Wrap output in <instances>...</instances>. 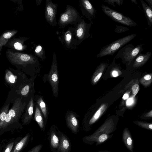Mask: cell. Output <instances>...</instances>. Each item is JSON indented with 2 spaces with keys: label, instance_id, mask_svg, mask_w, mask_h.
Wrapping results in <instances>:
<instances>
[{
  "label": "cell",
  "instance_id": "6da1fadb",
  "mask_svg": "<svg viewBox=\"0 0 152 152\" xmlns=\"http://www.w3.org/2000/svg\"><path fill=\"white\" fill-rule=\"evenodd\" d=\"M133 34L121 38L106 45L101 49L96 57L101 58L106 56H113L118 50L126 45L136 36Z\"/></svg>",
  "mask_w": 152,
  "mask_h": 152
},
{
  "label": "cell",
  "instance_id": "7a4b0ae2",
  "mask_svg": "<svg viewBox=\"0 0 152 152\" xmlns=\"http://www.w3.org/2000/svg\"><path fill=\"white\" fill-rule=\"evenodd\" d=\"M7 58L12 64L26 66L28 64L33 65L38 62L34 56L16 51L14 49H8L6 52Z\"/></svg>",
  "mask_w": 152,
  "mask_h": 152
},
{
  "label": "cell",
  "instance_id": "3957f363",
  "mask_svg": "<svg viewBox=\"0 0 152 152\" xmlns=\"http://www.w3.org/2000/svg\"><path fill=\"white\" fill-rule=\"evenodd\" d=\"M83 17L73 7L67 4L64 12L61 13L58 24L60 28H64L69 25H76Z\"/></svg>",
  "mask_w": 152,
  "mask_h": 152
},
{
  "label": "cell",
  "instance_id": "277c9868",
  "mask_svg": "<svg viewBox=\"0 0 152 152\" xmlns=\"http://www.w3.org/2000/svg\"><path fill=\"white\" fill-rule=\"evenodd\" d=\"M144 44L138 45L134 47L132 44H126L118 52L115 58H121L123 62L129 65L130 63L143 50Z\"/></svg>",
  "mask_w": 152,
  "mask_h": 152
},
{
  "label": "cell",
  "instance_id": "5b68a950",
  "mask_svg": "<svg viewBox=\"0 0 152 152\" xmlns=\"http://www.w3.org/2000/svg\"><path fill=\"white\" fill-rule=\"evenodd\" d=\"M116 129V125L112 120L105 122L92 134L83 138V142L89 145H92L96 142L97 138L104 134H111Z\"/></svg>",
  "mask_w": 152,
  "mask_h": 152
},
{
  "label": "cell",
  "instance_id": "8992f818",
  "mask_svg": "<svg viewBox=\"0 0 152 152\" xmlns=\"http://www.w3.org/2000/svg\"><path fill=\"white\" fill-rule=\"evenodd\" d=\"M101 8L103 12L115 22L129 27H135L137 24L129 17L103 4Z\"/></svg>",
  "mask_w": 152,
  "mask_h": 152
},
{
  "label": "cell",
  "instance_id": "52a82bcc",
  "mask_svg": "<svg viewBox=\"0 0 152 152\" xmlns=\"http://www.w3.org/2000/svg\"><path fill=\"white\" fill-rule=\"evenodd\" d=\"M58 39L64 47L66 49L75 50L79 45L75 39L74 26H69L67 29L59 33Z\"/></svg>",
  "mask_w": 152,
  "mask_h": 152
},
{
  "label": "cell",
  "instance_id": "ba28073f",
  "mask_svg": "<svg viewBox=\"0 0 152 152\" xmlns=\"http://www.w3.org/2000/svg\"><path fill=\"white\" fill-rule=\"evenodd\" d=\"M25 102L22 103L21 99H16L6 117L2 129H4L8 125L18 120L21 115L25 108Z\"/></svg>",
  "mask_w": 152,
  "mask_h": 152
},
{
  "label": "cell",
  "instance_id": "9c48e42d",
  "mask_svg": "<svg viewBox=\"0 0 152 152\" xmlns=\"http://www.w3.org/2000/svg\"><path fill=\"white\" fill-rule=\"evenodd\" d=\"M93 23L92 22L86 23L83 18L76 25L73 26L75 28V37L79 45L84 40L92 37L90 31Z\"/></svg>",
  "mask_w": 152,
  "mask_h": 152
},
{
  "label": "cell",
  "instance_id": "30bf717a",
  "mask_svg": "<svg viewBox=\"0 0 152 152\" xmlns=\"http://www.w3.org/2000/svg\"><path fill=\"white\" fill-rule=\"evenodd\" d=\"M48 75V80L51 85L53 94L55 96L58 92V77L57 69L56 56L55 52L53 53L51 68Z\"/></svg>",
  "mask_w": 152,
  "mask_h": 152
},
{
  "label": "cell",
  "instance_id": "8fae6325",
  "mask_svg": "<svg viewBox=\"0 0 152 152\" xmlns=\"http://www.w3.org/2000/svg\"><path fill=\"white\" fill-rule=\"evenodd\" d=\"M78 3L82 16L90 22H93L96 17L97 12L92 4L88 0H79Z\"/></svg>",
  "mask_w": 152,
  "mask_h": 152
},
{
  "label": "cell",
  "instance_id": "7c38bea8",
  "mask_svg": "<svg viewBox=\"0 0 152 152\" xmlns=\"http://www.w3.org/2000/svg\"><path fill=\"white\" fill-rule=\"evenodd\" d=\"M58 4L53 3L51 0H47L45 10V18L47 22L53 26L57 25L56 19Z\"/></svg>",
  "mask_w": 152,
  "mask_h": 152
},
{
  "label": "cell",
  "instance_id": "4fadbf2b",
  "mask_svg": "<svg viewBox=\"0 0 152 152\" xmlns=\"http://www.w3.org/2000/svg\"><path fill=\"white\" fill-rule=\"evenodd\" d=\"M28 38H15L10 39L5 46L11 48L12 49L19 51H23L26 49L27 46L24 44V41Z\"/></svg>",
  "mask_w": 152,
  "mask_h": 152
},
{
  "label": "cell",
  "instance_id": "5bb4252c",
  "mask_svg": "<svg viewBox=\"0 0 152 152\" xmlns=\"http://www.w3.org/2000/svg\"><path fill=\"white\" fill-rule=\"evenodd\" d=\"M151 55L150 52H147L145 54H139L130 63L134 68H138L144 65L149 60Z\"/></svg>",
  "mask_w": 152,
  "mask_h": 152
},
{
  "label": "cell",
  "instance_id": "9a60e30c",
  "mask_svg": "<svg viewBox=\"0 0 152 152\" xmlns=\"http://www.w3.org/2000/svg\"><path fill=\"white\" fill-rule=\"evenodd\" d=\"M122 140L127 149L131 152H134V141L129 129L126 127L123 130Z\"/></svg>",
  "mask_w": 152,
  "mask_h": 152
},
{
  "label": "cell",
  "instance_id": "2e32d148",
  "mask_svg": "<svg viewBox=\"0 0 152 152\" xmlns=\"http://www.w3.org/2000/svg\"><path fill=\"white\" fill-rule=\"evenodd\" d=\"M71 149V143L69 139L65 135L62 134L59 138L58 152H70Z\"/></svg>",
  "mask_w": 152,
  "mask_h": 152
},
{
  "label": "cell",
  "instance_id": "e0dca14e",
  "mask_svg": "<svg viewBox=\"0 0 152 152\" xmlns=\"http://www.w3.org/2000/svg\"><path fill=\"white\" fill-rule=\"evenodd\" d=\"M17 30L6 31L2 34L0 37V55L3 46H5L10 39L18 32Z\"/></svg>",
  "mask_w": 152,
  "mask_h": 152
},
{
  "label": "cell",
  "instance_id": "ac0fdd59",
  "mask_svg": "<svg viewBox=\"0 0 152 152\" xmlns=\"http://www.w3.org/2000/svg\"><path fill=\"white\" fill-rule=\"evenodd\" d=\"M67 126L75 134L78 131V123L77 119L72 114L69 115L66 119Z\"/></svg>",
  "mask_w": 152,
  "mask_h": 152
},
{
  "label": "cell",
  "instance_id": "d6986e66",
  "mask_svg": "<svg viewBox=\"0 0 152 152\" xmlns=\"http://www.w3.org/2000/svg\"><path fill=\"white\" fill-rule=\"evenodd\" d=\"M34 102L31 97L28 103L23 121V124H27L30 122L33 113Z\"/></svg>",
  "mask_w": 152,
  "mask_h": 152
},
{
  "label": "cell",
  "instance_id": "ffe728a7",
  "mask_svg": "<svg viewBox=\"0 0 152 152\" xmlns=\"http://www.w3.org/2000/svg\"><path fill=\"white\" fill-rule=\"evenodd\" d=\"M145 16L148 25L152 26V10L150 7L143 0H140Z\"/></svg>",
  "mask_w": 152,
  "mask_h": 152
},
{
  "label": "cell",
  "instance_id": "44dd1931",
  "mask_svg": "<svg viewBox=\"0 0 152 152\" xmlns=\"http://www.w3.org/2000/svg\"><path fill=\"white\" fill-rule=\"evenodd\" d=\"M106 107L107 106L105 104H103L101 106L89 121V126H91L99 118Z\"/></svg>",
  "mask_w": 152,
  "mask_h": 152
},
{
  "label": "cell",
  "instance_id": "7402d4cb",
  "mask_svg": "<svg viewBox=\"0 0 152 152\" xmlns=\"http://www.w3.org/2000/svg\"><path fill=\"white\" fill-rule=\"evenodd\" d=\"M29 136V133L27 134L17 144L14 150L11 152H19L27 143Z\"/></svg>",
  "mask_w": 152,
  "mask_h": 152
},
{
  "label": "cell",
  "instance_id": "603a6c76",
  "mask_svg": "<svg viewBox=\"0 0 152 152\" xmlns=\"http://www.w3.org/2000/svg\"><path fill=\"white\" fill-rule=\"evenodd\" d=\"M34 118L40 128L42 130H43L44 127L43 118L39 107L37 106L36 107Z\"/></svg>",
  "mask_w": 152,
  "mask_h": 152
},
{
  "label": "cell",
  "instance_id": "cb8c5ba5",
  "mask_svg": "<svg viewBox=\"0 0 152 152\" xmlns=\"http://www.w3.org/2000/svg\"><path fill=\"white\" fill-rule=\"evenodd\" d=\"M10 104L4 106L2 109L0 115V128L2 129L5 121L6 117L8 112Z\"/></svg>",
  "mask_w": 152,
  "mask_h": 152
},
{
  "label": "cell",
  "instance_id": "d4e9b609",
  "mask_svg": "<svg viewBox=\"0 0 152 152\" xmlns=\"http://www.w3.org/2000/svg\"><path fill=\"white\" fill-rule=\"evenodd\" d=\"M50 145L54 148H58L59 144V140L55 133L52 131L50 135Z\"/></svg>",
  "mask_w": 152,
  "mask_h": 152
},
{
  "label": "cell",
  "instance_id": "484cf974",
  "mask_svg": "<svg viewBox=\"0 0 152 152\" xmlns=\"http://www.w3.org/2000/svg\"><path fill=\"white\" fill-rule=\"evenodd\" d=\"M113 134H104L99 135L96 141V145H99L104 142L108 139L111 138L113 135Z\"/></svg>",
  "mask_w": 152,
  "mask_h": 152
},
{
  "label": "cell",
  "instance_id": "4316f807",
  "mask_svg": "<svg viewBox=\"0 0 152 152\" xmlns=\"http://www.w3.org/2000/svg\"><path fill=\"white\" fill-rule=\"evenodd\" d=\"M133 123L139 126L152 131V123H148L140 121H135Z\"/></svg>",
  "mask_w": 152,
  "mask_h": 152
},
{
  "label": "cell",
  "instance_id": "83f0119b",
  "mask_svg": "<svg viewBox=\"0 0 152 152\" xmlns=\"http://www.w3.org/2000/svg\"><path fill=\"white\" fill-rule=\"evenodd\" d=\"M37 102L45 118L47 116V111L45 103L41 97H40L37 100Z\"/></svg>",
  "mask_w": 152,
  "mask_h": 152
},
{
  "label": "cell",
  "instance_id": "f1b7e54d",
  "mask_svg": "<svg viewBox=\"0 0 152 152\" xmlns=\"http://www.w3.org/2000/svg\"><path fill=\"white\" fill-rule=\"evenodd\" d=\"M152 81V77L150 74L145 75L140 80V83L145 87L149 86Z\"/></svg>",
  "mask_w": 152,
  "mask_h": 152
},
{
  "label": "cell",
  "instance_id": "f546056e",
  "mask_svg": "<svg viewBox=\"0 0 152 152\" xmlns=\"http://www.w3.org/2000/svg\"><path fill=\"white\" fill-rule=\"evenodd\" d=\"M35 52L37 56L42 60L45 58V52L40 45H37L35 49Z\"/></svg>",
  "mask_w": 152,
  "mask_h": 152
},
{
  "label": "cell",
  "instance_id": "4dcf8cb0",
  "mask_svg": "<svg viewBox=\"0 0 152 152\" xmlns=\"http://www.w3.org/2000/svg\"><path fill=\"white\" fill-rule=\"evenodd\" d=\"M5 79L7 82L12 83L15 82L16 78L10 71L7 70L6 74Z\"/></svg>",
  "mask_w": 152,
  "mask_h": 152
},
{
  "label": "cell",
  "instance_id": "1f68e13d",
  "mask_svg": "<svg viewBox=\"0 0 152 152\" xmlns=\"http://www.w3.org/2000/svg\"><path fill=\"white\" fill-rule=\"evenodd\" d=\"M103 1L106 3L112 5L113 7H115V4H117L119 6H121L124 2L123 0H105Z\"/></svg>",
  "mask_w": 152,
  "mask_h": 152
},
{
  "label": "cell",
  "instance_id": "d6a6232c",
  "mask_svg": "<svg viewBox=\"0 0 152 152\" xmlns=\"http://www.w3.org/2000/svg\"><path fill=\"white\" fill-rule=\"evenodd\" d=\"M129 30V28L127 27L116 25L114 29V31L117 33H121Z\"/></svg>",
  "mask_w": 152,
  "mask_h": 152
},
{
  "label": "cell",
  "instance_id": "836d02e7",
  "mask_svg": "<svg viewBox=\"0 0 152 152\" xmlns=\"http://www.w3.org/2000/svg\"><path fill=\"white\" fill-rule=\"evenodd\" d=\"M30 89V86L27 85L24 87L21 91V94L23 96L26 95L28 93Z\"/></svg>",
  "mask_w": 152,
  "mask_h": 152
},
{
  "label": "cell",
  "instance_id": "e575fe53",
  "mask_svg": "<svg viewBox=\"0 0 152 152\" xmlns=\"http://www.w3.org/2000/svg\"><path fill=\"white\" fill-rule=\"evenodd\" d=\"M132 94L134 96H135L139 90V86L138 84H136L132 86Z\"/></svg>",
  "mask_w": 152,
  "mask_h": 152
},
{
  "label": "cell",
  "instance_id": "d590c367",
  "mask_svg": "<svg viewBox=\"0 0 152 152\" xmlns=\"http://www.w3.org/2000/svg\"><path fill=\"white\" fill-rule=\"evenodd\" d=\"M42 146V144L38 145L33 148L29 152H39Z\"/></svg>",
  "mask_w": 152,
  "mask_h": 152
},
{
  "label": "cell",
  "instance_id": "8d00e7d4",
  "mask_svg": "<svg viewBox=\"0 0 152 152\" xmlns=\"http://www.w3.org/2000/svg\"><path fill=\"white\" fill-rule=\"evenodd\" d=\"M14 143V142H12L9 143L7 146L4 152H11V151L13 147Z\"/></svg>",
  "mask_w": 152,
  "mask_h": 152
},
{
  "label": "cell",
  "instance_id": "74e56055",
  "mask_svg": "<svg viewBox=\"0 0 152 152\" xmlns=\"http://www.w3.org/2000/svg\"><path fill=\"white\" fill-rule=\"evenodd\" d=\"M152 118V110L149 112L146 113L143 116V118Z\"/></svg>",
  "mask_w": 152,
  "mask_h": 152
},
{
  "label": "cell",
  "instance_id": "f35d334b",
  "mask_svg": "<svg viewBox=\"0 0 152 152\" xmlns=\"http://www.w3.org/2000/svg\"><path fill=\"white\" fill-rule=\"evenodd\" d=\"M112 75L113 77H116L118 75V73L117 70L114 69L112 72Z\"/></svg>",
  "mask_w": 152,
  "mask_h": 152
},
{
  "label": "cell",
  "instance_id": "ab89813d",
  "mask_svg": "<svg viewBox=\"0 0 152 152\" xmlns=\"http://www.w3.org/2000/svg\"><path fill=\"white\" fill-rule=\"evenodd\" d=\"M133 99L132 98H129L128 99L126 102V104L127 105H130L132 104L133 102Z\"/></svg>",
  "mask_w": 152,
  "mask_h": 152
},
{
  "label": "cell",
  "instance_id": "60d3db41",
  "mask_svg": "<svg viewBox=\"0 0 152 152\" xmlns=\"http://www.w3.org/2000/svg\"><path fill=\"white\" fill-rule=\"evenodd\" d=\"M149 4V6L150 7L152 10V0H145Z\"/></svg>",
  "mask_w": 152,
  "mask_h": 152
},
{
  "label": "cell",
  "instance_id": "b9f144b4",
  "mask_svg": "<svg viewBox=\"0 0 152 152\" xmlns=\"http://www.w3.org/2000/svg\"><path fill=\"white\" fill-rule=\"evenodd\" d=\"M129 97V95L127 93L125 94L123 97V99L124 100H125L128 99Z\"/></svg>",
  "mask_w": 152,
  "mask_h": 152
},
{
  "label": "cell",
  "instance_id": "7bdbcfd3",
  "mask_svg": "<svg viewBox=\"0 0 152 152\" xmlns=\"http://www.w3.org/2000/svg\"><path fill=\"white\" fill-rule=\"evenodd\" d=\"M98 152H112L107 150H100Z\"/></svg>",
  "mask_w": 152,
  "mask_h": 152
},
{
  "label": "cell",
  "instance_id": "ee69618b",
  "mask_svg": "<svg viewBox=\"0 0 152 152\" xmlns=\"http://www.w3.org/2000/svg\"><path fill=\"white\" fill-rule=\"evenodd\" d=\"M132 2L134 3L135 4H137V1L136 0H131Z\"/></svg>",
  "mask_w": 152,
  "mask_h": 152
}]
</instances>
